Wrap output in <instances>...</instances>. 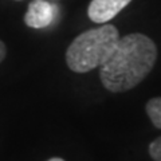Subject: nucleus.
<instances>
[{
	"label": "nucleus",
	"mask_w": 161,
	"mask_h": 161,
	"mask_svg": "<svg viewBox=\"0 0 161 161\" xmlns=\"http://www.w3.org/2000/svg\"><path fill=\"white\" fill-rule=\"evenodd\" d=\"M157 60V46L140 32L118 39L114 51L99 70L101 82L110 93H124L136 87L152 71Z\"/></svg>",
	"instance_id": "f257e3e1"
},
{
	"label": "nucleus",
	"mask_w": 161,
	"mask_h": 161,
	"mask_svg": "<svg viewBox=\"0 0 161 161\" xmlns=\"http://www.w3.org/2000/svg\"><path fill=\"white\" fill-rule=\"evenodd\" d=\"M119 32L113 24L90 28L79 34L66 51V63L74 73H89L101 67L114 51Z\"/></svg>",
	"instance_id": "f03ea898"
},
{
	"label": "nucleus",
	"mask_w": 161,
	"mask_h": 161,
	"mask_svg": "<svg viewBox=\"0 0 161 161\" xmlns=\"http://www.w3.org/2000/svg\"><path fill=\"white\" fill-rule=\"evenodd\" d=\"M58 8L47 0H32L24 15V23L30 28H46L54 22Z\"/></svg>",
	"instance_id": "7ed1b4c3"
},
{
	"label": "nucleus",
	"mask_w": 161,
	"mask_h": 161,
	"mask_svg": "<svg viewBox=\"0 0 161 161\" xmlns=\"http://www.w3.org/2000/svg\"><path fill=\"white\" fill-rule=\"evenodd\" d=\"M132 0H92L87 7L89 19L94 23L105 24L114 19Z\"/></svg>",
	"instance_id": "20e7f679"
},
{
	"label": "nucleus",
	"mask_w": 161,
	"mask_h": 161,
	"mask_svg": "<svg viewBox=\"0 0 161 161\" xmlns=\"http://www.w3.org/2000/svg\"><path fill=\"white\" fill-rule=\"evenodd\" d=\"M147 114L154 128L161 129V97L150 98L147 102Z\"/></svg>",
	"instance_id": "39448f33"
},
{
	"label": "nucleus",
	"mask_w": 161,
	"mask_h": 161,
	"mask_svg": "<svg viewBox=\"0 0 161 161\" xmlns=\"http://www.w3.org/2000/svg\"><path fill=\"white\" fill-rule=\"evenodd\" d=\"M149 156L154 161H161V136L149 145Z\"/></svg>",
	"instance_id": "423d86ee"
},
{
	"label": "nucleus",
	"mask_w": 161,
	"mask_h": 161,
	"mask_svg": "<svg viewBox=\"0 0 161 161\" xmlns=\"http://www.w3.org/2000/svg\"><path fill=\"white\" fill-rule=\"evenodd\" d=\"M6 55H7V47H6V44H4L3 40H0V63L4 60Z\"/></svg>",
	"instance_id": "0eeeda50"
},
{
	"label": "nucleus",
	"mask_w": 161,
	"mask_h": 161,
	"mask_svg": "<svg viewBox=\"0 0 161 161\" xmlns=\"http://www.w3.org/2000/svg\"><path fill=\"white\" fill-rule=\"evenodd\" d=\"M47 161H64L62 157H53V158H50V160H47Z\"/></svg>",
	"instance_id": "6e6552de"
},
{
	"label": "nucleus",
	"mask_w": 161,
	"mask_h": 161,
	"mask_svg": "<svg viewBox=\"0 0 161 161\" xmlns=\"http://www.w3.org/2000/svg\"><path fill=\"white\" fill-rule=\"evenodd\" d=\"M16 2H20V0H16Z\"/></svg>",
	"instance_id": "1a4fd4ad"
},
{
	"label": "nucleus",
	"mask_w": 161,
	"mask_h": 161,
	"mask_svg": "<svg viewBox=\"0 0 161 161\" xmlns=\"http://www.w3.org/2000/svg\"><path fill=\"white\" fill-rule=\"evenodd\" d=\"M55 2H58V0H55Z\"/></svg>",
	"instance_id": "9d476101"
}]
</instances>
